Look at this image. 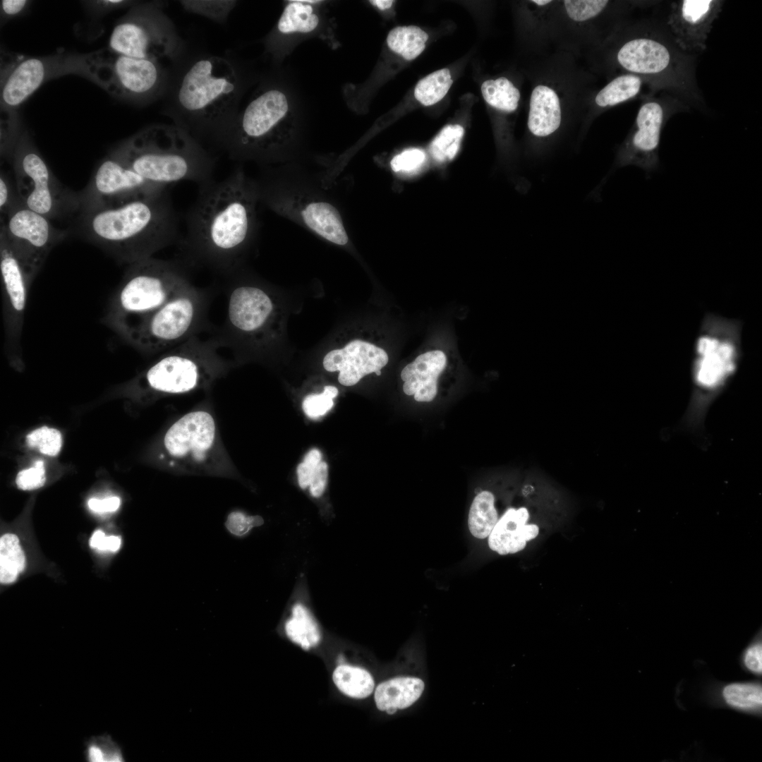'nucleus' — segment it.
I'll use <instances>...</instances> for the list:
<instances>
[{
	"label": "nucleus",
	"instance_id": "f257e3e1",
	"mask_svg": "<svg viewBox=\"0 0 762 762\" xmlns=\"http://www.w3.org/2000/svg\"><path fill=\"white\" fill-rule=\"evenodd\" d=\"M198 186L177 243L181 260L226 276L238 269L256 231L258 184L238 167L221 181Z\"/></svg>",
	"mask_w": 762,
	"mask_h": 762
},
{
	"label": "nucleus",
	"instance_id": "f03ea898",
	"mask_svg": "<svg viewBox=\"0 0 762 762\" xmlns=\"http://www.w3.org/2000/svg\"><path fill=\"white\" fill-rule=\"evenodd\" d=\"M583 60L598 76L608 80L620 73L634 74L657 92L696 107L704 104L696 79L695 56L681 51L664 25L627 18Z\"/></svg>",
	"mask_w": 762,
	"mask_h": 762
},
{
	"label": "nucleus",
	"instance_id": "7ed1b4c3",
	"mask_svg": "<svg viewBox=\"0 0 762 762\" xmlns=\"http://www.w3.org/2000/svg\"><path fill=\"white\" fill-rule=\"evenodd\" d=\"M528 59V151L531 157H541L574 126L580 135L598 76L582 59L563 50Z\"/></svg>",
	"mask_w": 762,
	"mask_h": 762
},
{
	"label": "nucleus",
	"instance_id": "20e7f679",
	"mask_svg": "<svg viewBox=\"0 0 762 762\" xmlns=\"http://www.w3.org/2000/svg\"><path fill=\"white\" fill-rule=\"evenodd\" d=\"M169 188L107 208L79 212L75 229L87 241L127 265L177 243L179 217Z\"/></svg>",
	"mask_w": 762,
	"mask_h": 762
},
{
	"label": "nucleus",
	"instance_id": "39448f33",
	"mask_svg": "<svg viewBox=\"0 0 762 762\" xmlns=\"http://www.w3.org/2000/svg\"><path fill=\"white\" fill-rule=\"evenodd\" d=\"M146 181L164 186L212 181L215 162L200 142L176 124H154L112 150Z\"/></svg>",
	"mask_w": 762,
	"mask_h": 762
},
{
	"label": "nucleus",
	"instance_id": "423d86ee",
	"mask_svg": "<svg viewBox=\"0 0 762 762\" xmlns=\"http://www.w3.org/2000/svg\"><path fill=\"white\" fill-rule=\"evenodd\" d=\"M238 90L236 71L226 59H199L183 75L176 92V125L200 142L209 136L218 144L234 119L231 109Z\"/></svg>",
	"mask_w": 762,
	"mask_h": 762
},
{
	"label": "nucleus",
	"instance_id": "0eeeda50",
	"mask_svg": "<svg viewBox=\"0 0 762 762\" xmlns=\"http://www.w3.org/2000/svg\"><path fill=\"white\" fill-rule=\"evenodd\" d=\"M742 329L741 319L704 313L693 347L687 413L690 424L702 423L710 406L736 375L743 354Z\"/></svg>",
	"mask_w": 762,
	"mask_h": 762
},
{
	"label": "nucleus",
	"instance_id": "6e6552de",
	"mask_svg": "<svg viewBox=\"0 0 762 762\" xmlns=\"http://www.w3.org/2000/svg\"><path fill=\"white\" fill-rule=\"evenodd\" d=\"M191 282L188 265L181 259L152 257L128 265L101 322L121 337Z\"/></svg>",
	"mask_w": 762,
	"mask_h": 762
},
{
	"label": "nucleus",
	"instance_id": "1a4fd4ad",
	"mask_svg": "<svg viewBox=\"0 0 762 762\" xmlns=\"http://www.w3.org/2000/svg\"><path fill=\"white\" fill-rule=\"evenodd\" d=\"M295 116L287 95L269 88L234 117L219 145L234 159H271L291 140Z\"/></svg>",
	"mask_w": 762,
	"mask_h": 762
},
{
	"label": "nucleus",
	"instance_id": "9d476101",
	"mask_svg": "<svg viewBox=\"0 0 762 762\" xmlns=\"http://www.w3.org/2000/svg\"><path fill=\"white\" fill-rule=\"evenodd\" d=\"M222 348L215 335L209 339L195 336L162 352L135 385L143 392L159 396L207 389L231 369V361L219 352Z\"/></svg>",
	"mask_w": 762,
	"mask_h": 762
},
{
	"label": "nucleus",
	"instance_id": "9b49d317",
	"mask_svg": "<svg viewBox=\"0 0 762 762\" xmlns=\"http://www.w3.org/2000/svg\"><path fill=\"white\" fill-rule=\"evenodd\" d=\"M211 296L210 289L198 287L191 282L120 338L145 354L167 351L209 327Z\"/></svg>",
	"mask_w": 762,
	"mask_h": 762
},
{
	"label": "nucleus",
	"instance_id": "f8f14e48",
	"mask_svg": "<svg viewBox=\"0 0 762 762\" xmlns=\"http://www.w3.org/2000/svg\"><path fill=\"white\" fill-rule=\"evenodd\" d=\"M160 459L176 473L230 476L231 471L215 420L202 409L186 413L169 428Z\"/></svg>",
	"mask_w": 762,
	"mask_h": 762
},
{
	"label": "nucleus",
	"instance_id": "ddd939ff",
	"mask_svg": "<svg viewBox=\"0 0 762 762\" xmlns=\"http://www.w3.org/2000/svg\"><path fill=\"white\" fill-rule=\"evenodd\" d=\"M7 158L23 204L49 220L74 217L79 212L78 192L61 184L37 150L30 134L22 129Z\"/></svg>",
	"mask_w": 762,
	"mask_h": 762
},
{
	"label": "nucleus",
	"instance_id": "4468645a",
	"mask_svg": "<svg viewBox=\"0 0 762 762\" xmlns=\"http://www.w3.org/2000/svg\"><path fill=\"white\" fill-rule=\"evenodd\" d=\"M633 4L608 0H557L555 49L583 59L600 46L625 19Z\"/></svg>",
	"mask_w": 762,
	"mask_h": 762
},
{
	"label": "nucleus",
	"instance_id": "2eb2a0df",
	"mask_svg": "<svg viewBox=\"0 0 762 762\" xmlns=\"http://www.w3.org/2000/svg\"><path fill=\"white\" fill-rule=\"evenodd\" d=\"M69 74L87 77V54L8 56L1 64V122L19 120L17 109L43 83Z\"/></svg>",
	"mask_w": 762,
	"mask_h": 762
},
{
	"label": "nucleus",
	"instance_id": "dca6fc26",
	"mask_svg": "<svg viewBox=\"0 0 762 762\" xmlns=\"http://www.w3.org/2000/svg\"><path fill=\"white\" fill-rule=\"evenodd\" d=\"M181 46V39L161 4L150 2L134 4L117 21L108 48L121 55L161 61L175 57Z\"/></svg>",
	"mask_w": 762,
	"mask_h": 762
},
{
	"label": "nucleus",
	"instance_id": "f3484780",
	"mask_svg": "<svg viewBox=\"0 0 762 762\" xmlns=\"http://www.w3.org/2000/svg\"><path fill=\"white\" fill-rule=\"evenodd\" d=\"M87 77L111 95L132 102L155 99L167 73L159 61L136 59L108 47L87 54Z\"/></svg>",
	"mask_w": 762,
	"mask_h": 762
},
{
	"label": "nucleus",
	"instance_id": "a211bd4d",
	"mask_svg": "<svg viewBox=\"0 0 762 762\" xmlns=\"http://www.w3.org/2000/svg\"><path fill=\"white\" fill-rule=\"evenodd\" d=\"M226 283V313L216 332L223 348L238 352L248 346L262 345L272 330L274 303L262 288L240 280L235 272L224 276Z\"/></svg>",
	"mask_w": 762,
	"mask_h": 762
},
{
	"label": "nucleus",
	"instance_id": "6ab92c4d",
	"mask_svg": "<svg viewBox=\"0 0 762 762\" xmlns=\"http://www.w3.org/2000/svg\"><path fill=\"white\" fill-rule=\"evenodd\" d=\"M657 93L642 98L634 124L617 150L615 167L634 165L649 174L659 167L658 150L664 126L671 116L684 109L687 104L669 93L658 97Z\"/></svg>",
	"mask_w": 762,
	"mask_h": 762
},
{
	"label": "nucleus",
	"instance_id": "aec40b11",
	"mask_svg": "<svg viewBox=\"0 0 762 762\" xmlns=\"http://www.w3.org/2000/svg\"><path fill=\"white\" fill-rule=\"evenodd\" d=\"M167 188L144 179L111 150L100 161L87 186L78 192L79 212L119 206Z\"/></svg>",
	"mask_w": 762,
	"mask_h": 762
},
{
	"label": "nucleus",
	"instance_id": "412c9836",
	"mask_svg": "<svg viewBox=\"0 0 762 762\" xmlns=\"http://www.w3.org/2000/svg\"><path fill=\"white\" fill-rule=\"evenodd\" d=\"M0 231L20 261L31 284L52 250L69 234L68 230L54 226L48 218L22 202L4 219Z\"/></svg>",
	"mask_w": 762,
	"mask_h": 762
},
{
	"label": "nucleus",
	"instance_id": "4be33fe9",
	"mask_svg": "<svg viewBox=\"0 0 762 762\" xmlns=\"http://www.w3.org/2000/svg\"><path fill=\"white\" fill-rule=\"evenodd\" d=\"M4 350L13 362L22 357V335L29 290L32 286L20 261L0 231Z\"/></svg>",
	"mask_w": 762,
	"mask_h": 762
},
{
	"label": "nucleus",
	"instance_id": "5701e85b",
	"mask_svg": "<svg viewBox=\"0 0 762 762\" xmlns=\"http://www.w3.org/2000/svg\"><path fill=\"white\" fill-rule=\"evenodd\" d=\"M725 1L679 0L670 4L663 25L676 46L695 56L707 48V40Z\"/></svg>",
	"mask_w": 762,
	"mask_h": 762
},
{
	"label": "nucleus",
	"instance_id": "b1692460",
	"mask_svg": "<svg viewBox=\"0 0 762 762\" xmlns=\"http://www.w3.org/2000/svg\"><path fill=\"white\" fill-rule=\"evenodd\" d=\"M388 361V355L383 349L354 339L341 349L328 352L324 357L323 366L329 372L339 371L340 384L353 386L364 376L380 370Z\"/></svg>",
	"mask_w": 762,
	"mask_h": 762
},
{
	"label": "nucleus",
	"instance_id": "393cba45",
	"mask_svg": "<svg viewBox=\"0 0 762 762\" xmlns=\"http://www.w3.org/2000/svg\"><path fill=\"white\" fill-rule=\"evenodd\" d=\"M657 92L646 80L636 75L620 73L612 76L593 94L579 138H583L595 119L605 111L628 101L642 99Z\"/></svg>",
	"mask_w": 762,
	"mask_h": 762
},
{
	"label": "nucleus",
	"instance_id": "a878e982",
	"mask_svg": "<svg viewBox=\"0 0 762 762\" xmlns=\"http://www.w3.org/2000/svg\"><path fill=\"white\" fill-rule=\"evenodd\" d=\"M557 0L521 2V37L528 59L555 50L554 16Z\"/></svg>",
	"mask_w": 762,
	"mask_h": 762
},
{
	"label": "nucleus",
	"instance_id": "bb28decb",
	"mask_svg": "<svg viewBox=\"0 0 762 762\" xmlns=\"http://www.w3.org/2000/svg\"><path fill=\"white\" fill-rule=\"evenodd\" d=\"M447 357L440 350L427 351L417 356L401 372L403 391L418 402L432 401L437 393V380L445 369Z\"/></svg>",
	"mask_w": 762,
	"mask_h": 762
},
{
	"label": "nucleus",
	"instance_id": "cd10ccee",
	"mask_svg": "<svg viewBox=\"0 0 762 762\" xmlns=\"http://www.w3.org/2000/svg\"><path fill=\"white\" fill-rule=\"evenodd\" d=\"M528 519L526 507L508 509L488 537L490 548L501 555L522 550L539 533L537 525L527 524Z\"/></svg>",
	"mask_w": 762,
	"mask_h": 762
},
{
	"label": "nucleus",
	"instance_id": "c85d7f7f",
	"mask_svg": "<svg viewBox=\"0 0 762 762\" xmlns=\"http://www.w3.org/2000/svg\"><path fill=\"white\" fill-rule=\"evenodd\" d=\"M299 217L311 231L339 246L349 243V236L337 209L329 202L312 200L303 205Z\"/></svg>",
	"mask_w": 762,
	"mask_h": 762
},
{
	"label": "nucleus",
	"instance_id": "c756f323",
	"mask_svg": "<svg viewBox=\"0 0 762 762\" xmlns=\"http://www.w3.org/2000/svg\"><path fill=\"white\" fill-rule=\"evenodd\" d=\"M423 681L414 677H397L378 684L374 699L377 708L394 714L413 705L422 695Z\"/></svg>",
	"mask_w": 762,
	"mask_h": 762
},
{
	"label": "nucleus",
	"instance_id": "7c9ffc66",
	"mask_svg": "<svg viewBox=\"0 0 762 762\" xmlns=\"http://www.w3.org/2000/svg\"><path fill=\"white\" fill-rule=\"evenodd\" d=\"M284 629L289 640L305 650L315 647L322 639L318 623L308 607L301 602L297 601L292 605Z\"/></svg>",
	"mask_w": 762,
	"mask_h": 762
},
{
	"label": "nucleus",
	"instance_id": "2f4dec72",
	"mask_svg": "<svg viewBox=\"0 0 762 762\" xmlns=\"http://www.w3.org/2000/svg\"><path fill=\"white\" fill-rule=\"evenodd\" d=\"M332 680L340 692L356 699L368 697L375 687L374 679L368 671L349 665L337 666L333 671Z\"/></svg>",
	"mask_w": 762,
	"mask_h": 762
},
{
	"label": "nucleus",
	"instance_id": "473e14b6",
	"mask_svg": "<svg viewBox=\"0 0 762 762\" xmlns=\"http://www.w3.org/2000/svg\"><path fill=\"white\" fill-rule=\"evenodd\" d=\"M498 519L493 494L481 491L474 497L469 509L468 526L471 533L476 538H488Z\"/></svg>",
	"mask_w": 762,
	"mask_h": 762
},
{
	"label": "nucleus",
	"instance_id": "72a5a7b5",
	"mask_svg": "<svg viewBox=\"0 0 762 762\" xmlns=\"http://www.w3.org/2000/svg\"><path fill=\"white\" fill-rule=\"evenodd\" d=\"M319 22V16L311 4L291 1L286 5L278 20L277 30L282 35L308 33L313 31Z\"/></svg>",
	"mask_w": 762,
	"mask_h": 762
},
{
	"label": "nucleus",
	"instance_id": "f704fd0d",
	"mask_svg": "<svg viewBox=\"0 0 762 762\" xmlns=\"http://www.w3.org/2000/svg\"><path fill=\"white\" fill-rule=\"evenodd\" d=\"M26 567V557L18 537L5 533L0 538V582L10 584L16 581Z\"/></svg>",
	"mask_w": 762,
	"mask_h": 762
},
{
	"label": "nucleus",
	"instance_id": "c9c22d12",
	"mask_svg": "<svg viewBox=\"0 0 762 762\" xmlns=\"http://www.w3.org/2000/svg\"><path fill=\"white\" fill-rule=\"evenodd\" d=\"M428 39V34L417 26H399L389 31L387 44L394 52L412 60L424 50Z\"/></svg>",
	"mask_w": 762,
	"mask_h": 762
},
{
	"label": "nucleus",
	"instance_id": "e433bc0d",
	"mask_svg": "<svg viewBox=\"0 0 762 762\" xmlns=\"http://www.w3.org/2000/svg\"><path fill=\"white\" fill-rule=\"evenodd\" d=\"M480 89L484 100L491 108L520 106V88L506 76L487 79L483 82Z\"/></svg>",
	"mask_w": 762,
	"mask_h": 762
},
{
	"label": "nucleus",
	"instance_id": "4c0bfd02",
	"mask_svg": "<svg viewBox=\"0 0 762 762\" xmlns=\"http://www.w3.org/2000/svg\"><path fill=\"white\" fill-rule=\"evenodd\" d=\"M452 84L447 68L435 71L421 79L416 85L414 96L423 105L430 106L440 101Z\"/></svg>",
	"mask_w": 762,
	"mask_h": 762
},
{
	"label": "nucleus",
	"instance_id": "58836bf2",
	"mask_svg": "<svg viewBox=\"0 0 762 762\" xmlns=\"http://www.w3.org/2000/svg\"><path fill=\"white\" fill-rule=\"evenodd\" d=\"M464 134V129L460 125L451 124L444 127L429 147L433 159L440 163L452 160L459 150Z\"/></svg>",
	"mask_w": 762,
	"mask_h": 762
},
{
	"label": "nucleus",
	"instance_id": "ea45409f",
	"mask_svg": "<svg viewBox=\"0 0 762 762\" xmlns=\"http://www.w3.org/2000/svg\"><path fill=\"white\" fill-rule=\"evenodd\" d=\"M84 757L87 762H124L121 746L107 733L92 736L85 742Z\"/></svg>",
	"mask_w": 762,
	"mask_h": 762
},
{
	"label": "nucleus",
	"instance_id": "a19ab883",
	"mask_svg": "<svg viewBox=\"0 0 762 762\" xmlns=\"http://www.w3.org/2000/svg\"><path fill=\"white\" fill-rule=\"evenodd\" d=\"M723 696L733 707L754 709L762 704L761 687L754 684H732L725 687Z\"/></svg>",
	"mask_w": 762,
	"mask_h": 762
},
{
	"label": "nucleus",
	"instance_id": "79ce46f5",
	"mask_svg": "<svg viewBox=\"0 0 762 762\" xmlns=\"http://www.w3.org/2000/svg\"><path fill=\"white\" fill-rule=\"evenodd\" d=\"M187 11L204 16L216 23L224 24L234 8L236 1H180Z\"/></svg>",
	"mask_w": 762,
	"mask_h": 762
},
{
	"label": "nucleus",
	"instance_id": "37998d69",
	"mask_svg": "<svg viewBox=\"0 0 762 762\" xmlns=\"http://www.w3.org/2000/svg\"><path fill=\"white\" fill-rule=\"evenodd\" d=\"M26 442L29 447L37 448L41 453L54 456L60 452L62 437L56 429L43 426L28 434Z\"/></svg>",
	"mask_w": 762,
	"mask_h": 762
},
{
	"label": "nucleus",
	"instance_id": "c03bdc74",
	"mask_svg": "<svg viewBox=\"0 0 762 762\" xmlns=\"http://www.w3.org/2000/svg\"><path fill=\"white\" fill-rule=\"evenodd\" d=\"M338 394V389L327 385L320 394H309L303 401L305 413L311 418H318L327 413L333 406V399Z\"/></svg>",
	"mask_w": 762,
	"mask_h": 762
},
{
	"label": "nucleus",
	"instance_id": "a18cd8bd",
	"mask_svg": "<svg viewBox=\"0 0 762 762\" xmlns=\"http://www.w3.org/2000/svg\"><path fill=\"white\" fill-rule=\"evenodd\" d=\"M426 160L425 152L418 148L405 150L395 155L390 162L392 170L397 174L411 175L417 173Z\"/></svg>",
	"mask_w": 762,
	"mask_h": 762
},
{
	"label": "nucleus",
	"instance_id": "49530a36",
	"mask_svg": "<svg viewBox=\"0 0 762 762\" xmlns=\"http://www.w3.org/2000/svg\"><path fill=\"white\" fill-rule=\"evenodd\" d=\"M44 462L35 461L33 467L20 471L16 478L18 488L23 490H32L42 487L45 483Z\"/></svg>",
	"mask_w": 762,
	"mask_h": 762
},
{
	"label": "nucleus",
	"instance_id": "de8ad7c7",
	"mask_svg": "<svg viewBox=\"0 0 762 762\" xmlns=\"http://www.w3.org/2000/svg\"><path fill=\"white\" fill-rule=\"evenodd\" d=\"M22 201L18 195L15 183L5 173L0 174V212L4 218Z\"/></svg>",
	"mask_w": 762,
	"mask_h": 762
},
{
	"label": "nucleus",
	"instance_id": "09e8293b",
	"mask_svg": "<svg viewBox=\"0 0 762 762\" xmlns=\"http://www.w3.org/2000/svg\"><path fill=\"white\" fill-rule=\"evenodd\" d=\"M262 523L263 520L259 516H250L241 512H234L228 518L226 527L231 533L242 536Z\"/></svg>",
	"mask_w": 762,
	"mask_h": 762
},
{
	"label": "nucleus",
	"instance_id": "8fccbe9b",
	"mask_svg": "<svg viewBox=\"0 0 762 762\" xmlns=\"http://www.w3.org/2000/svg\"><path fill=\"white\" fill-rule=\"evenodd\" d=\"M322 455L319 450L313 449L304 457V460L297 467V476L299 487L305 490L308 488L311 476L318 464L321 461Z\"/></svg>",
	"mask_w": 762,
	"mask_h": 762
},
{
	"label": "nucleus",
	"instance_id": "3c124183",
	"mask_svg": "<svg viewBox=\"0 0 762 762\" xmlns=\"http://www.w3.org/2000/svg\"><path fill=\"white\" fill-rule=\"evenodd\" d=\"M89 545L91 548L101 552H116L121 548V538L116 536H107L102 530L99 529L92 533L89 540Z\"/></svg>",
	"mask_w": 762,
	"mask_h": 762
},
{
	"label": "nucleus",
	"instance_id": "603ef678",
	"mask_svg": "<svg viewBox=\"0 0 762 762\" xmlns=\"http://www.w3.org/2000/svg\"><path fill=\"white\" fill-rule=\"evenodd\" d=\"M328 466L320 461L314 470L309 484V491L313 497H320L325 491L327 483Z\"/></svg>",
	"mask_w": 762,
	"mask_h": 762
},
{
	"label": "nucleus",
	"instance_id": "864d4df0",
	"mask_svg": "<svg viewBox=\"0 0 762 762\" xmlns=\"http://www.w3.org/2000/svg\"><path fill=\"white\" fill-rule=\"evenodd\" d=\"M31 1L28 0H2L0 3L1 20L4 22L19 16L23 13L30 6Z\"/></svg>",
	"mask_w": 762,
	"mask_h": 762
},
{
	"label": "nucleus",
	"instance_id": "5fc2aeb1",
	"mask_svg": "<svg viewBox=\"0 0 762 762\" xmlns=\"http://www.w3.org/2000/svg\"><path fill=\"white\" fill-rule=\"evenodd\" d=\"M87 7L96 14H103L112 11L133 6L136 3L125 0H94L85 1Z\"/></svg>",
	"mask_w": 762,
	"mask_h": 762
},
{
	"label": "nucleus",
	"instance_id": "6e6d98bb",
	"mask_svg": "<svg viewBox=\"0 0 762 762\" xmlns=\"http://www.w3.org/2000/svg\"><path fill=\"white\" fill-rule=\"evenodd\" d=\"M121 500L116 496L109 497L103 500L91 498L87 502L89 509L98 514L114 512L119 508Z\"/></svg>",
	"mask_w": 762,
	"mask_h": 762
},
{
	"label": "nucleus",
	"instance_id": "4d7b16f0",
	"mask_svg": "<svg viewBox=\"0 0 762 762\" xmlns=\"http://www.w3.org/2000/svg\"><path fill=\"white\" fill-rule=\"evenodd\" d=\"M744 663L753 672L759 674L762 671V647L758 643L749 647L744 654Z\"/></svg>",
	"mask_w": 762,
	"mask_h": 762
},
{
	"label": "nucleus",
	"instance_id": "13d9d810",
	"mask_svg": "<svg viewBox=\"0 0 762 762\" xmlns=\"http://www.w3.org/2000/svg\"><path fill=\"white\" fill-rule=\"evenodd\" d=\"M370 2L373 5L375 6L377 8H380V10H386V9L389 8L392 6V4L394 3V1H389V0H373V1H370Z\"/></svg>",
	"mask_w": 762,
	"mask_h": 762
},
{
	"label": "nucleus",
	"instance_id": "bf43d9fd",
	"mask_svg": "<svg viewBox=\"0 0 762 762\" xmlns=\"http://www.w3.org/2000/svg\"><path fill=\"white\" fill-rule=\"evenodd\" d=\"M375 374H376L377 375H381V371H380V370H379V371H377V373H375Z\"/></svg>",
	"mask_w": 762,
	"mask_h": 762
}]
</instances>
